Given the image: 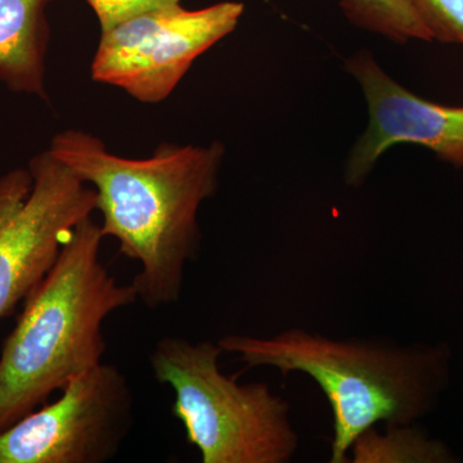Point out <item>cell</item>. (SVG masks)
<instances>
[{"instance_id": "cell-1", "label": "cell", "mask_w": 463, "mask_h": 463, "mask_svg": "<svg viewBox=\"0 0 463 463\" xmlns=\"http://www.w3.org/2000/svg\"><path fill=\"white\" fill-rule=\"evenodd\" d=\"M97 194L103 237L141 265L133 285L149 309L178 303L185 268L200 252L199 210L214 196L224 146L164 143L148 158L109 152L93 134L70 129L48 149Z\"/></svg>"}, {"instance_id": "cell-2", "label": "cell", "mask_w": 463, "mask_h": 463, "mask_svg": "<svg viewBox=\"0 0 463 463\" xmlns=\"http://www.w3.org/2000/svg\"><path fill=\"white\" fill-rule=\"evenodd\" d=\"M103 239L100 225L84 219L24 300L0 352V432L102 364L103 323L138 300L133 283L120 285L100 260Z\"/></svg>"}, {"instance_id": "cell-3", "label": "cell", "mask_w": 463, "mask_h": 463, "mask_svg": "<svg viewBox=\"0 0 463 463\" xmlns=\"http://www.w3.org/2000/svg\"><path fill=\"white\" fill-rule=\"evenodd\" d=\"M218 344L246 367L274 368L283 376L303 373L315 381L331 407V463L349 462L356 439L379 423L408 425L431 412L448 376L443 346L337 340L304 328L269 337L224 335Z\"/></svg>"}, {"instance_id": "cell-4", "label": "cell", "mask_w": 463, "mask_h": 463, "mask_svg": "<svg viewBox=\"0 0 463 463\" xmlns=\"http://www.w3.org/2000/svg\"><path fill=\"white\" fill-rule=\"evenodd\" d=\"M213 341L164 336L149 354L155 379L174 392L172 413L203 463H288L300 437L291 405L265 383L222 373Z\"/></svg>"}, {"instance_id": "cell-5", "label": "cell", "mask_w": 463, "mask_h": 463, "mask_svg": "<svg viewBox=\"0 0 463 463\" xmlns=\"http://www.w3.org/2000/svg\"><path fill=\"white\" fill-rule=\"evenodd\" d=\"M96 210V191L50 151L0 178V319L29 297Z\"/></svg>"}, {"instance_id": "cell-6", "label": "cell", "mask_w": 463, "mask_h": 463, "mask_svg": "<svg viewBox=\"0 0 463 463\" xmlns=\"http://www.w3.org/2000/svg\"><path fill=\"white\" fill-rule=\"evenodd\" d=\"M243 9L222 2L191 11L179 3L128 18L100 32L91 78L139 102H163L194 61L236 29Z\"/></svg>"}, {"instance_id": "cell-7", "label": "cell", "mask_w": 463, "mask_h": 463, "mask_svg": "<svg viewBox=\"0 0 463 463\" xmlns=\"http://www.w3.org/2000/svg\"><path fill=\"white\" fill-rule=\"evenodd\" d=\"M0 432V463H106L132 431L134 394L114 364H100Z\"/></svg>"}, {"instance_id": "cell-8", "label": "cell", "mask_w": 463, "mask_h": 463, "mask_svg": "<svg viewBox=\"0 0 463 463\" xmlns=\"http://www.w3.org/2000/svg\"><path fill=\"white\" fill-rule=\"evenodd\" d=\"M347 70L361 84L370 112L367 129L347 160L350 185H361L377 160L399 143L422 146L463 167V108L420 99L390 78L368 52L350 58Z\"/></svg>"}, {"instance_id": "cell-9", "label": "cell", "mask_w": 463, "mask_h": 463, "mask_svg": "<svg viewBox=\"0 0 463 463\" xmlns=\"http://www.w3.org/2000/svg\"><path fill=\"white\" fill-rule=\"evenodd\" d=\"M52 0H0V80L9 90L45 99V54Z\"/></svg>"}, {"instance_id": "cell-10", "label": "cell", "mask_w": 463, "mask_h": 463, "mask_svg": "<svg viewBox=\"0 0 463 463\" xmlns=\"http://www.w3.org/2000/svg\"><path fill=\"white\" fill-rule=\"evenodd\" d=\"M455 456L441 441L428 437L417 428L408 425H385L383 431L376 428L364 432L350 448L352 463H449Z\"/></svg>"}, {"instance_id": "cell-11", "label": "cell", "mask_w": 463, "mask_h": 463, "mask_svg": "<svg viewBox=\"0 0 463 463\" xmlns=\"http://www.w3.org/2000/svg\"><path fill=\"white\" fill-rule=\"evenodd\" d=\"M340 7L353 25L390 41H434L412 0H340Z\"/></svg>"}, {"instance_id": "cell-12", "label": "cell", "mask_w": 463, "mask_h": 463, "mask_svg": "<svg viewBox=\"0 0 463 463\" xmlns=\"http://www.w3.org/2000/svg\"><path fill=\"white\" fill-rule=\"evenodd\" d=\"M432 39L463 45V0H412Z\"/></svg>"}, {"instance_id": "cell-13", "label": "cell", "mask_w": 463, "mask_h": 463, "mask_svg": "<svg viewBox=\"0 0 463 463\" xmlns=\"http://www.w3.org/2000/svg\"><path fill=\"white\" fill-rule=\"evenodd\" d=\"M87 3L99 18L102 32L137 14L179 5L181 0H87Z\"/></svg>"}]
</instances>
